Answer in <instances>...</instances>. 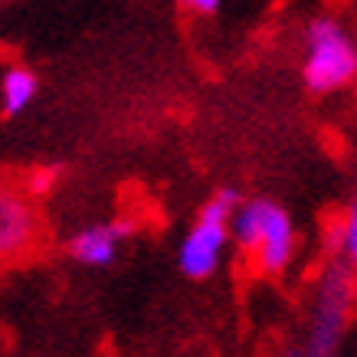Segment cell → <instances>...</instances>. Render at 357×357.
I'll return each instance as SVG.
<instances>
[{
	"label": "cell",
	"instance_id": "obj_1",
	"mask_svg": "<svg viewBox=\"0 0 357 357\" xmlns=\"http://www.w3.org/2000/svg\"><path fill=\"white\" fill-rule=\"evenodd\" d=\"M233 239L262 275H282L295 256V227L275 200L252 197L233 213Z\"/></svg>",
	"mask_w": 357,
	"mask_h": 357
},
{
	"label": "cell",
	"instance_id": "obj_2",
	"mask_svg": "<svg viewBox=\"0 0 357 357\" xmlns=\"http://www.w3.org/2000/svg\"><path fill=\"white\" fill-rule=\"evenodd\" d=\"M305 66L302 79L314 96L337 92L357 79V46L351 33L335 17H314L305 30Z\"/></svg>",
	"mask_w": 357,
	"mask_h": 357
},
{
	"label": "cell",
	"instance_id": "obj_3",
	"mask_svg": "<svg viewBox=\"0 0 357 357\" xmlns=\"http://www.w3.org/2000/svg\"><path fill=\"white\" fill-rule=\"evenodd\" d=\"M239 204H243L239 194L233 187H227V190H217V194L200 206L194 229L184 236L181 252H177L181 272H184L187 279H210V275L217 272L223 246H227L229 236H233L229 223H233V213H236Z\"/></svg>",
	"mask_w": 357,
	"mask_h": 357
},
{
	"label": "cell",
	"instance_id": "obj_4",
	"mask_svg": "<svg viewBox=\"0 0 357 357\" xmlns=\"http://www.w3.org/2000/svg\"><path fill=\"white\" fill-rule=\"evenodd\" d=\"M354 298H357L354 266L351 262H335L325 272L318 292H314L312 328H308V341H305L308 354L314 357L335 354L347 325H351V318H354Z\"/></svg>",
	"mask_w": 357,
	"mask_h": 357
},
{
	"label": "cell",
	"instance_id": "obj_5",
	"mask_svg": "<svg viewBox=\"0 0 357 357\" xmlns=\"http://www.w3.org/2000/svg\"><path fill=\"white\" fill-rule=\"evenodd\" d=\"M40 239V217L30 197L0 187V266L23 259Z\"/></svg>",
	"mask_w": 357,
	"mask_h": 357
},
{
	"label": "cell",
	"instance_id": "obj_6",
	"mask_svg": "<svg viewBox=\"0 0 357 357\" xmlns=\"http://www.w3.org/2000/svg\"><path fill=\"white\" fill-rule=\"evenodd\" d=\"M131 233H135V223H131V220H115V223L86 227L69 239V256L76 262H82V266H92V269L112 266L115 256H119V246L131 236Z\"/></svg>",
	"mask_w": 357,
	"mask_h": 357
},
{
	"label": "cell",
	"instance_id": "obj_7",
	"mask_svg": "<svg viewBox=\"0 0 357 357\" xmlns=\"http://www.w3.org/2000/svg\"><path fill=\"white\" fill-rule=\"evenodd\" d=\"M40 92V79L26 66H10L0 76V109L3 115H20Z\"/></svg>",
	"mask_w": 357,
	"mask_h": 357
},
{
	"label": "cell",
	"instance_id": "obj_8",
	"mask_svg": "<svg viewBox=\"0 0 357 357\" xmlns=\"http://www.w3.org/2000/svg\"><path fill=\"white\" fill-rule=\"evenodd\" d=\"M341 246H344L347 262L357 269V197H354V204H351V210H347L344 227H341Z\"/></svg>",
	"mask_w": 357,
	"mask_h": 357
},
{
	"label": "cell",
	"instance_id": "obj_9",
	"mask_svg": "<svg viewBox=\"0 0 357 357\" xmlns=\"http://www.w3.org/2000/svg\"><path fill=\"white\" fill-rule=\"evenodd\" d=\"M181 7H187V10L200 13V17H210V13L220 10V0H177Z\"/></svg>",
	"mask_w": 357,
	"mask_h": 357
}]
</instances>
